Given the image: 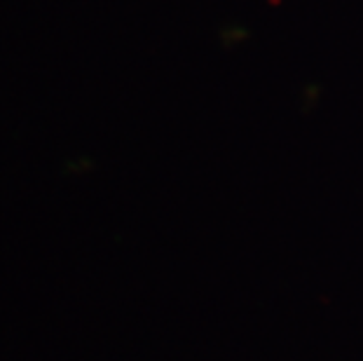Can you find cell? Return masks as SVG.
I'll return each instance as SVG.
<instances>
[]
</instances>
